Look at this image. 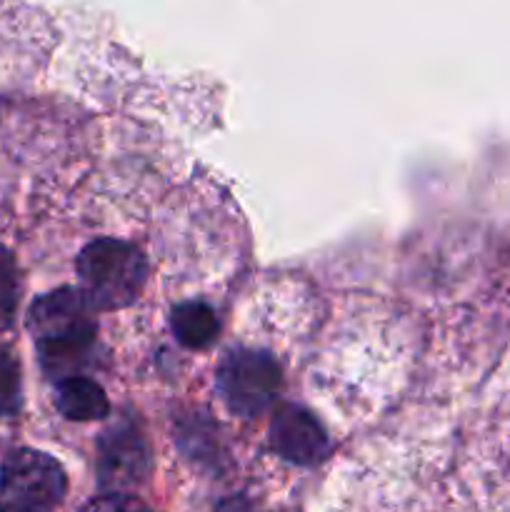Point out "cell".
Instances as JSON below:
<instances>
[{
    "mask_svg": "<svg viewBox=\"0 0 510 512\" xmlns=\"http://www.w3.org/2000/svg\"><path fill=\"white\" fill-rule=\"evenodd\" d=\"M98 310L83 290L60 288L30 305L28 328L38 348L40 365L50 380L78 375L90 363L95 348Z\"/></svg>",
    "mask_w": 510,
    "mask_h": 512,
    "instance_id": "obj_1",
    "label": "cell"
},
{
    "mask_svg": "<svg viewBox=\"0 0 510 512\" xmlns=\"http://www.w3.org/2000/svg\"><path fill=\"white\" fill-rule=\"evenodd\" d=\"M80 290L98 313H115L135 303L148 280V258L128 240L98 238L78 255Z\"/></svg>",
    "mask_w": 510,
    "mask_h": 512,
    "instance_id": "obj_2",
    "label": "cell"
},
{
    "mask_svg": "<svg viewBox=\"0 0 510 512\" xmlns=\"http://www.w3.org/2000/svg\"><path fill=\"white\" fill-rule=\"evenodd\" d=\"M283 388V370L265 350L233 348L215 370V390L230 413L255 418L270 410Z\"/></svg>",
    "mask_w": 510,
    "mask_h": 512,
    "instance_id": "obj_3",
    "label": "cell"
},
{
    "mask_svg": "<svg viewBox=\"0 0 510 512\" xmlns=\"http://www.w3.org/2000/svg\"><path fill=\"white\" fill-rule=\"evenodd\" d=\"M68 490L63 465L33 448L13 450L0 468V508L50 510Z\"/></svg>",
    "mask_w": 510,
    "mask_h": 512,
    "instance_id": "obj_4",
    "label": "cell"
},
{
    "mask_svg": "<svg viewBox=\"0 0 510 512\" xmlns=\"http://www.w3.org/2000/svg\"><path fill=\"white\" fill-rule=\"evenodd\" d=\"M150 465L148 443L130 420L110 425L98 440V480L103 488L118 493L138 488L148 478Z\"/></svg>",
    "mask_w": 510,
    "mask_h": 512,
    "instance_id": "obj_5",
    "label": "cell"
},
{
    "mask_svg": "<svg viewBox=\"0 0 510 512\" xmlns=\"http://www.w3.org/2000/svg\"><path fill=\"white\" fill-rule=\"evenodd\" d=\"M270 445L290 465L313 468L333 450L328 433L313 413L295 403H283L270 420Z\"/></svg>",
    "mask_w": 510,
    "mask_h": 512,
    "instance_id": "obj_6",
    "label": "cell"
},
{
    "mask_svg": "<svg viewBox=\"0 0 510 512\" xmlns=\"http://www.w3.org/2000/svg\"><path fill=\"white\" fill-rule=\"evenodd\" d=\"M55 408L63 418L75 420V423H90V420H100L110 413V400L95 380L85 378V375H70V378L58 380Z\"/></svg>",
    "mask_w": 510,
    "mask_h": 512,
    "instance_id": "obj_7",
    "label": "cell"
},
{
    "mask_svg": "<svg viewBox=\"0 0 510 512\" xmlns=\"http://www.w3.org/2000/svg\"><path fill=\"white\" fill-rule=\"evenodd\" d=\"M175 340L190 350H208L220 335V318L203 300H185L170 310Z\"/></svg>",
    "mask_w": 510,
    "mask_h": 512,
    "instance_id": "obj_8",
    "label": "cell"
},
{
    "mask_svg": "<svg viewBox=\"0 0 510 512\" xmlns=\"http://www.w3.org/2000/svg\"><path fill=\"white\" fill-rule=\"evenodd\" d=\"M23 405L20 365L10 350L0 348V418H10Z\"/></svg>",
    "mask_w": 510,
    "mask_h": 512,
    "instance_id": "obj_9",
    "label": "cell"
},
{
    "mask_svg": "<svg viewBox=\"0 0 510 512\" xmlns=\"http://www.w3.org/2000/svg\"><path fill=\"white\" fill-rule=\"evenodd\" d=\"M18 303V275H15L13 258L0 250V323H8Z\"/></svg>",
    "mask_w": 510,
    "mask_h": 512,
    "instance_id": "obj_10",
    "label": "cell"
}]
</instances>
